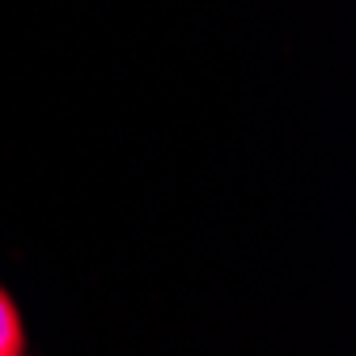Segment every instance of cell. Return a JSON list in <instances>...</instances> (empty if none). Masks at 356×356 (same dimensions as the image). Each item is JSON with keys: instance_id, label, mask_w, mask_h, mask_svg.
<instances>
[{"instance_id": "1", "label": "cell", "mask_w": 356, "mask_h": 356, "mask_svg": "<svg viewBox=\"0 0 356 356\" xmlns=\"http://www.w3.org/2000/svg\"><path fill=\"white\" fill-rule=\"evenodd\" d=\"M0 356H26V331L13 297L0 289Z\"/></svg>"}]
</instances>
